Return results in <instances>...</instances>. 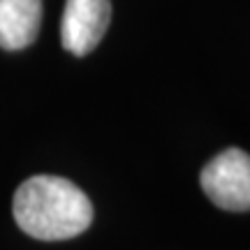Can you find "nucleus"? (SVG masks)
I'll return each instance as SVG.
<instances>
[{
  "label": "nucleus",
  "mask_w": 250,
  "mask_h": 250,
  "mask_svg": "<svg viewBox=\"0 0 250 250\" xmlns=\"http://www.w3.org/2000/svg\"><path fill=\"white\" fill-rule=\"evenodd\" d=\"M111 21V0H65L61 21L62 49L86 56L102 42Z\"/></svg>",
  "instance_id": "obj_3"
},
{
  "label": "nucleus",
  "mask_w": 250,
  "mask_h": 250,
  "mask_svg": "<svg viewBox=\"0 0 250 250\" xmlns=\"http://www.w3.org/2000/svg\"><path fill=\"white\" fill-rule=\"evenodd\" d=\"M204 195L223 211H250V155L241 148L218 153L199 174Z\"/></svg>",
  "instance_id": "obj_2"
},
{
  "label": "nucleus",
  "mask_w": 250,
  "mask_h": 250,
  "mask_svg": "<svg viewBox=\"0 0 250 250\" xmlns=\"http://www.w3.org/2000/svg\"><path fill=\"white\" fill-rule=\"evenodd\" d=\"M14 220L33 239L65 241L83 234L93 223L88 195L62 176H33L23 181L12 202Z\"/></svg>",
  "instance_id": "obj_1"
},
{
  "label": "nucleus",
  "mask_w": 250,
  "mask_h": 250,
  "mask_svg": "<svg viewBox=\"0 0 250 250\" xmlns=\"http://www.w3.org/2000/svg\"><path fill=\"white\" fill-rule=\"evenodd\" d=\"M42 26V0H0V49L30 46Z\"/></svg>",
  "instance_id": "obj_4"
}]
</instances>
